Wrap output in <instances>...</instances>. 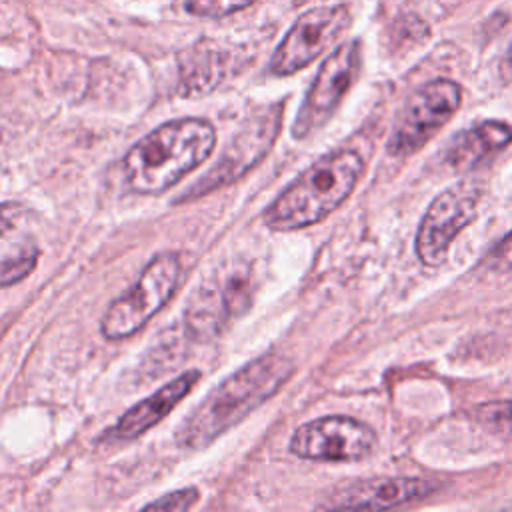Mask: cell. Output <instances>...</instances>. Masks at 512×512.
<instances>
[{"mask_svg":"<svg viewBox=\"0 0 512 512\" xmlns=\"http://www.w3.org/2000/svg\"><path fill=\"white\" fill-rule=\"evenodd\" d=\"M292 374L294 362L278 352L250 360L208 392L180 426L176 442L190 450L208 446L272 398Z\"/></svg>","mask_w":512,"mask_h":512,"instance_id":"1","label":"cell"},{"mask_svg":"<svg viewBox=\"0 0 512 512\" xmlns=\"http://www.w3.org/2000/svg\"><path fill=\"white\" fill-rule=\"evenodd\" d=\"M216 142L214 128L202 118H176L140 138L124 156L122 170L138 194H160L200 166Z\"/></svg>","mask_w":512,"mask_h":512,"instance_id":"2","label":"cell"},{"mask_svg":"<svg viewBox=\"0 0 512 512\" xmlns=\"http://www.w3.org/2000/svg\"><path fill=\"white\" fill-rule=\"evenodd\" d=\"M362 172L364 160L350 148L322 156L266 208V226L296 230L320 222L350 196Z\"/></svg>","mask_w":512,"mask_h":512,"instance_id":"3","label":"cell"},{"mask_svg":"<svg viewBox=\"0 0 512 512\" xmlns=\"http://www.w3.org/2000/svg\"><path fill=\"white\" fill-rule=\"evenodd\" d=\"M182 264L176 254H158L142 270L136 284L106 310L100 330L108 340H120L140 330L176 292Z\"/></svg>","mask_w":512,"mask_h":512,"instance_id":"4","label":"cell"},{"mask_svg":"<svg viewBox=\"0 0 512 512\" xmlns=\"http://www.w3.org/2000/svg\"><path fill=\"white\" fill-rule=\"evenodd\" d=\"M252 272L248 266L232 264L198 284L182 318V330L190 340L214 338L232 318L250 306Z\"/></svg>","mask_w":512,"mask_h":512,"instance_id":"5","label":"cell"},{"mask_svg":"<svg viewBox=\"0 0 512 512\" xmlns=\"http://www.w3.org/2000/svg\"><path fill=\"white\" fill-rule=\"evenodd\" d=\"M462 88L446 78L420 86L402 106L388 138V154L404 158L420 150L458 110Z\"/></svg>","mask_w":512,"mask_h":512,"instance_id":"6","label":"cell"},{"mask_svg":"<svg viewBox=\"0 0 512 512\" xmlns=\"http://www.w3.org/2000/svg\"><path fill=\"white\" fill-rule=\"evenodd\" d=\"M482 196L484 186L478 180H462L432 200L416 234L422 264L438 266L446 260L452 240L478 216Z\"/></svg>","mask_w":512,"mask_h":512,"instance_id":"7","label":"cell"},{"mask_svg":"<svg viewBox=\"0 0 512 512\" xmlns=\"http://www.w3.org/2000/svg\"><path fill=\"white\" fill-rule=\"evenodd\" d=\"M360 64H362V46L358 40H348L340 44L322 62L294 120V126H292L294 138L310 136L332 118L338 104L342 102V98L358 78Z\"/></svg>","mask_w":512,"mask_h":512,"instance_id":"8","label":"cell"},{"mask_svg":"<svg viewBox=\"0 0 512 512\" xmlns=\"http://www.w3.org/2000/svg\"><path fill=\"white\" fill-rule=\"evenodd\" d=\"M350 26L346 6H320L304 12L286 32L270 58V72L288 76L324 54Z\"/></svg>","mask_w":512,"mask_h":512,"instance_id":"9","label":"cell"},{"mask_svg":"<svg viewBox=\"0 0 512 512\" xmlns=\"http://www.w3.org/2000/svg\"><path fill=\"white\" fill-rule=\"evenodd\" d=\"M376 434L348 416H324L302 424L290 438V452L306 460L352 462L376 450Z\"/></svg>","mask_w":512,"mask_h":512,"instance_id":"10","label":"cell"},{"mask_svg":"<svg viewBox=\"0 0 512 512\" xmlns=\"http://www.w3.org/2000/svg\"><path fill=\"white\" fill-rule=\"evenodd\" d=\"M276 134H278V112L264 114L260 120H256L254 126L242 128L228 142L226 150L220 156V162L200 182H196L188 190L190 194L186 196V200L238 180L258 160L266 156V152L272 148L276 140Z\"/></svg>","mask_w":512,"mask_h":512,"instance_id":"11","label":"cell"},{"mask_svg":"<svg viewBox=\"0 0 512 512\" xmlns=\"http://www.w3.org/2000/svg\"><path fill=\"white\" fill-rule=\"evenodd\" d=\"M436 486L424 478L386 476L370 478L340 488L324 506L328 508H394L426 498Z\"/></svg>","mask_w":512,"mask_h":512,"instance_id":"12","label":"cell"},{"mask_svg":"<svg viewBox=\"0 0 512 512\" xmlns=\"http://www.w3.org/2000/svg\"><path fill=\"white\" fill-rule=\"evenodd\" d=\"M200 372L198 370H186L162 388H158L154 394L144 398L140 404L132 406L122 414V418L108 430V438L126 442L136 436H142L148 428L156 426L168 412L176 408V404L190 394L194 384L198 382Z\"/></svg>","mask_w":512,"mask_h":512,"instance_id":"13","label":"cell"},{"mask_svg":"<svg viewBox=\"0 0 512 512\" xmlns=\"http://www.w3.org/2000/svg\"><path fill=\"white\" fill-rule=\"evenodd\" d=\"M512 142V128L500 120H484L458 132L444 152L454 172H472L500 154Z\"/></svg>","mask_w":512,"mask_h":512,"instance_id":"14","label":"cell"},{"mask_svg":"<svg viewBox=\"0 0 512 512\" xmlns=\"http://www.w3.org/2000/svg\"><path fill=\"white\" fill-rule=\"evenodd\" d=\"M472 418L492 436L512 442V400H492L476 406Z\"/></svg>","mask_w":512,"mask_h":512,"instance_id":"15","label":"cell"},{"mask_svg":"<svg viewBox=\"0 0 512 512\" xmlns=\"http://www.w3.org/2000/svg\"><path fill=\"white\" fill-rule=\"evenodd\" d=\"M36 260H38L36 248L22 250L10 258L0 260V286H10L22 280L24 276H28L30 270L36 266Z\"/></svg>","mask_w":512,"mask_h":512,"instance_id":"16","label":"cell"},{"mask_svg":"<svg viewBox=\"0 0 512 512\" xmlns=\"http://www.w3.org/2000/svg\"><path fill=\"white\" fill-rule=\"evenodd\" d=\"M256 0H186V10L194 16L204 18H222L232 12H238Z\"/></svg>","mask_w":512,"mask_h":512,"instance_id":"17","label":"cell"},{"mask_svg":"<svg viewBox=\"0 0 512 512\" xmlns=\"http://www.w3.org/2000/svg\"><path fill=\"white\" fill-rule=\"evenodd\" d=\"M198 500V490L196 488H182V490H174L154 502H148L144 508H152V510H188L196 504Z\"/></svg>","mask_w":512,"mask_h":512,"instance_id":"18","label":"cell"},{"mask_svg":"<svg viewBox=\"0 0 512 512\" xmlns=\"http://www.w3.org/2000/svg\"><path fill=\"white\" fill-rule=\"evenodd\" d=\"M484 266L492 272H510L512 270V232L506 234L486 256Z\"/></svg>","mask_w":512,"mask_h":512,"instance_id":"19","label":"cell"},{"mask_svg":"<svg viewBox=\"0 0 512 512\" xmlns=\"http://www.w3.org/2000/svg\"><path fill=\"white\" fill-rule=\"evenodd\" d=\"M18 216V208L10 204H0V238L14 228V220Z\"/></svg>","mask_w":512,"mask_h":512,"instance_id":"20","label":"cell"},{"mask_svg":"<svg viewBox=\"0 0 512 512\" xmlns=\"http://www.w3.org/2000/svg\"><path fill=\"white\" fill-rule=\"evenodd\" d=\"M508 62L512 64V44H510V48H508Z\"/></svg>","mask_w":512,"mask_h":512,"instance_id":"21","label":"cell"}]
</instances>
